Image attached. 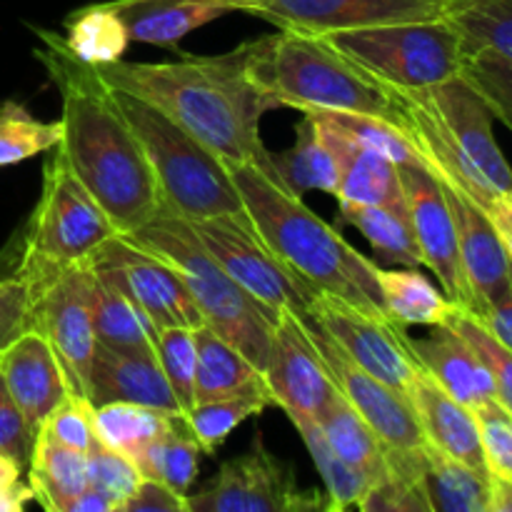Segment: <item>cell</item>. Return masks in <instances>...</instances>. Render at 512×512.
<instances>
[{"mask_svg": "<svg viewBox=\"0 0 512 512\" xmlns=\"http://www.w3.org/2000/svg\"><path fill=\"white\" fill-rule=\"evenodd\" d=\"M40 40L35 58L45 65L63 100V138L55 150L98 200L115 230L135 233L163 208L143 145L98 68L75 58L58 35L40 30Z\"/></svg>", "mask_w": 512, "mask_h": 512, "instance_id": "cell-1", "label": "cell"}, {"mask_svg": "<svg viewBox=\"0 0 512 512\" xmlns=\"http://www.w3.org/2000/svg\"><path fill=\"white\" fill-rule=\"evenodd\" d=\"M248 60L250 40L223 55H183L168 63L118 60L100 65L98 73L110 88L158 105L225 163H253L278 178L260 138V120L278 105L253 83Z\"/></svg>", "mask_w": 512, "mask_h": 512, "instance_id": "cell-2", "label": "cell"}, {"mask_svg": "<svg viewBox=\"0 0 512 512\" xmlns=\"http://www.w3.org/2000/svg\"><path fill=\"white\" fill-rule=\"evenodd\" d=\"M230 173L250 223L280 263L288 265L318 293L333 295L363 313L390 320L380 295V265L375 260L365 258L333 225L303 203V195H295L260 165L233 163Z\"/></svg>", "mask_w": 512, "mask_h": 512, "instance_id": "cell-3", "label": "cell"}, {"mask_svg": "<svg viewBox=\"0 0 512 512\" xmlns=\"http://www.w3.org/2000/svg\"><path fill=\"white\" fill-rule=\"evenodd\" d=\"M403 123L425 168L485 208L512 193V168L493 133V110L463 73L425 90H398Z\"/></svg>", "mask_w": 512, "mask_h": 512, "instance_id": "cell-4", "label": "cell"}, {"mask_svg": "<svg viewBox=\"0 0 512 512\" xmlns=\"http://www.w3.org/2000/svg\"><path fill=\"white\" fill-rule=\"evenodd\" d=\"M248 73L278 108L360 113L403 123L398 90L380 83L318 35L280 30L250 40Z\"/></svg>", "mask_w": 512, "mask_h": 512, "instance_id": "cell-5", "label": "cell"}, {"mask_svg": "<svg viewBox=\"0 0 512 512\" xmlns=\"http://www.w3.org/2000/svg\"><path fill=\"white\" fill-rule=\"evenodd\" d=\"M125 238L168 260L198 305L203 325L235 345L245 358L258 365L260 373H265L278 310L253 298L215 263L213 255L195 235L190 220L160 208L155 218Z\"/></svg>", "mask_w": 512, "mask_h": 512, "instance_id": "cell-6", "label": "cell"}, {"mask_svg": "<svg viewBox=\"0 0 512 512\" xmlns=\"http://www.w3.org/2000/svg\"><path fill=\"white\" fill-rule=\"evenodd\" d=\"M135 138L143 145L165 210L185 220L248 215L230 165L158 105L113 88Z\"/></svg>", "mask_w": 512, "mask_h": 512, "instance_id": "cell-7", "label": "cell"}, {"mask_svg": "<svg viewBox=\"0 0 512 512\" xmlns=\"http://www.w3.org/2000/svg\"><path fill=\"white\" fill-rule=\"evenodd\" d=\"M115 225L68 168L58 150L45 163L43 190L25 233L23 255L15 273L38 285L83 263L100 243L115 235Z\"/></svg>", "mask_w": 512, "mask_h": 512, "instance_id": "cell-8", "label": "cell"}, {"mask_svg": "<svg viewBox=\"0 0 512 512\" xmlns=\"http://www.w3.org/2000/svg\"><path fill=\"white\" fill-rule=\"evenodd\" d=\"M333 48L395 90H425L463 73L465 48L448 18L323 35Z\"/></svg>", "mask_w": 512, "mask_h": 512, "instance_id": "cell-9", "label": "cell"}, {"mask_svg": "<svg viewBox=\"0 0 512 512\" xmlns=\"http://www.w3.org/2000/svg\"><path fill=\"white\" fill-rule=\"evenodd\" d=\"M190 225L215 263L253 298L273 310H293L300 318L308 313L318 290L280 263L248 215H215L190 220Z\"/></svg>", "mask_w": 512, "mask_h": 512, "instance_id": "cell-10", "label": "cell"}, {"mask_svg": "<svg viewBox=\"0 0 512 512\" xmlns=\"http://www.w3.org/2000/svg\"><path fill=\"white\" fill-rule=\"evenodd\" d=\"M190 512H313L325 510L320 490H303L295 473L255 433L248 453L220 465L213 483L188 495Z\"/></svg>", "mask_w": 512, "mask_h": 512, "instance_id": "cell-11", "label": "cell"}, {"mask_svg": "<svg viewBox=\"0 0 512 512\" xmlns=\"http://www.w3.org/2000/svg\"><path fill=\"white\" fill-rule=\"evenodd\" d=\"M83 263L123 290L158 330L203 325V315L178 270L125 235H110Z\"/></svg>", "mask_w": 512, "mask_h": 512, "instance_id": "cell-12", "label": "cell"}, {"mask_svg": "<svg viewBox=\"0 0 512 512\" xmlns=\"http://www.w3.org/2000/svg\"><path fill=\"white\" fill-rule=\"evenodd\" d=\"M238 13L255 15L278 30L333 35L378 25L448 18L453 0H233Z\"/></svg>", "mask_w": 512, "mask_h": 512, "instance_id": "cell-13", "label": "cell"}, {"mask_svg": "<svg viewBox=\"0 0 512 512\" xmlns=\"http://www.w3.org/2000/svg\"><path fill=\"white\" fill-rule=\"evenodd\" d=\"M303 318L323 328L360 368L400 393L423 373L410 348V335L395 320L375 318L325 293L315 295Z\"/></svg>", "mask_w": 512, "mask_h": 512, "instance_id": "cell-14", "label": "cell"}, {"mask_svg": "<svg viewBox=\"0 0 512 512\" xmlns=\"http://www.w3.org/2000/svg\"><path fill=\"white\" fill-rule=\"evenodd\" d=\"M30 328L55 350L73 393L88 398V370L98 343L88 305V265L78 263L30 285Z\"/></svg>", "mask_w": 512, "mask_h": 512, "instance_id": "cell-15", "label": "cell"}, {"mask_svg": "<svg viewBox=\"0 0 512 512\" xmlns=\"http://www.w3.org/2000/svg\"><path fill=\"white\" fill-rule=\"evenodd\" d=\"M263 378L273 403L285 415H308L315 420L340 393L308 325L293 310H278Z\"/></svg>", "mask_w": 512, "mask_h": 512, "instance_id": "cell-16", "label": "cell"}, {"mask_svg": "<svg viewBox=\"0 0 512 512\" xmlns=\"http://www.w3.org/2000/svg\"><path fill=\"white\" fill-rule=\"evenodd\" d=\"M303 323L308 325L310 338L318 345L320 355H323L325 365H328V373L333 378L335 388L363 415V420L375 430V435L388 448H423V430H420V423L415 418L408 395L400 393L393 385L383 383L375 375H370L368 370L360 368L323 328H318V325L305 318Z\"/></svg>", "mask_w": 512, "mask_h": 512, "instance_id": "cell-17", "label": "cell"}, {"mask_svg": "<svg viewBox=\"0 0 512 512\" xmlns=\"http://www.w3.org/2000/svg\"><path fill=\"white\" fill-rule=\"evenodd\" d=\"M405 210L418 240L423 268L433 270L443 293L458 308L470 310V290L460 265L458 233L443 183L425 165H398Z\"/></svg>", "mask_w": 512, "mask_h": 512, "instance_id": "cell-18", "label": "cell"}, {"mask_svg": "<svg viewBox=\"0 0 512 512\" xmlns=\"http://www.w3.org/2000/svg\"><path fill=\"white\" fill-rule=\"evenodd\" d=\"M443 190L450 210H453L460 265H463L465 283L470 290L468 313L475 315L508 293L512 283V263L483 208H478L473 200L448 185H443Z\"/></svg>", "mask_w": 512, "mask_h": 512, "instance_id": "cell-19", "label": "cell"}, {"mask_svg": "<svg viewBox=\"0 0 512 512\" xmlns=\"http://www.w3.org/2000/svg\"><path fill=\"white\" fill-rule=\"evenodd\" d=\"M88 400L93 405L138 403L183 415L158 353L148 350H115L95 343L88 370Z\"/></svg>", "mask_w": 512, "mask_h": 512, "instance_id": "cell-20", "label": "cell"}, {"mask_svg": "<svg viewBox=\"0 0 512 512\" xmlns=\"http://www.w3.org/2000/svg\"><path fill=\"white\" fill-rule=\"evenodd\" d=\"M0 378L35 430L65 395L73 393L58 355L35 328L20 333L0 353Z\"/></svg>", "mask_w": 512, "mask_h": 512, "instance_id": "cell-21", "label": "cell"}, {"mask_svg": "<svg viewBox=\"0 0 512 512\" xmlns=\"http://www.w3.org/2000/svg\"><path fill=\"white\" fill-rule=\"evenodd\" d=\"M413 413L423 430L425 443L433 445L440 453L450 455L455 460L485 470L483 448H480V433L475 413L445 393L428 373L415 375L413 383L405 390Z\"/></svg>", "mask_w": 512, "mask_h": 512, "instance_id": "cell-22", "label": "cell"}, {"mask_svg": "<svg viewBox=\"0 0 512 512\" xmlns=\"http://www.w3.org/2000/svg\"><path fill=\"white\" fill-rule=\"evenodd\" d=\"M410 348L425 373L470 410L495 400L488 368L468 340L450 325H435L428 338H410Z\"/></svg>", "mask_w": 512, "mask_h": 512, "instance_id": "cell-23", "label": "cell"}, {"mask_svg": "<svg viewBox=\"0 0 512 512\" xmlns=\"http://www.w3.org/2000/svg\"><path fill=\"white\" fill-rule=\"evenodd\" d=\"M123 20L130 43L175 50L185 35L228 13H238L233 0H110Z\"/></svg>", "mask_w": 512, "mask_h": 512, "instance_id": "cell-24", "label": "cell"}, {"mask_svg": "<svg viewBox=\"0 0 512 512\" xmlns=\"http://www.w3.org/2000/svg\"><path fill=\"white\" fill-rule=\"evenodd\" d=\"M315 128L338 163L340 180L338 193H335L338 205H395V208H403L405 195L403 183H400V168L393 160L358 143H350L343 135L325 130L323 125L315 123Z\"/></svg>", "mask_w": 512, "mask_h": 512, "instance_id": "cell-25", "label": "cell"}, {"mask_svg": "<svg viewBox=\"0 0 512 512\" xmlns=\"http://www.w3.org/2000/svg\"><path fill=\"white\" fill-rule=\"evenodd\" d=\"M88 305L93 315L95 340L115 350L158 353V328L148 315L110 280L88 265Z\"/></svg>", "mask_w": 512, "mask_h": 512, "instance_id": "cell-26", "label": "cell"}, {"mask_svg": "<svg viewBox=\"0 0 512 512\" xmlns=\"http://www.w3.org/2000/svg\"><path fill=\"white\" fill-rule=\"evenodd\" d=\"M25 473L35 500L45 510L63 512L70 498L88 490V455L38 428Z\"/></svg>", "mask_w": 512, "mask_h": 512, "instance_id": "cell-27", "label": "cell"}, {"mask_svg": "<svg viewBox=\"0 0 512 512\" xmlns=\"http://www.w3.org/2000/svg\"><path fill=\"white\" fill-rule=\"evenodd\" d=\"M378 285L383 295L385 313L403 328L410 325H445L458 305L430 283L418 268H378Z\"/></svg>", "mask_w": 512, "mask_h": 512, "instance_id": "cell-28", "label": "cell"}, {"mask_svg": "<svg viewBox=\"0 0 512 512\" xmlns=\"http://www.w3.org/2000/svg\"><path fill=\"white\" fill-rule=\"evenodd\" d=\"M425 448V445H423ZM385 448V468L370 483L363 512H435L425 480V453Z\"/></svg>", "mask_w": 512, "mask_h": 512, "instance_id": "cell-29", "label": "cell"}, {"mask_svg": "<svg viewBox=\"0 0 512 512\" xmlns=\"http://www.w3.org/2000/svg\"><path fill=\"white\" fill-rule=\"evenodd\" d=\"M195 350H198L195 403L223 398V395L240 393V390L265 383L258 365L245 358L235 345L220 338L208 325L195 328Z\"/></svg>", "mask_w": 512, "mask_h": 512, "instance_id": "cell-30", "label": "cell"}, {"mask_svg": "<svg viewBox=\"0 0 512 512\" xmlns=\"http://www.w3.org/2000/svg\"><path fill=\"white\" fill-rule=\"evenodd\" d=\"M340 220L353 225L383 263L423 268V255L405 205H340Z\"/></svg>", "mask_w": 512, "mask_h": 512, "instance_id": "cell-31", "label": "cell"}, {"mask_svg": "<svg viewBox=\"0 0 512 512\" xmlns=\"http://www.w3.org/2000/svg\"><path fill=\"white\" fill-rule=\"evenodd\" d=\"M273 163L278 170V178L295 195H305L310 190L328 195L338 193V163H335L333 153L320 138L318 128L308 113H303L298 128H295L293 148L285 150L278 158L273 155Z\"/></svg>", "mask_w": 512, "mask_h": 512, "instance_id": "cell-32", "label": "cell"}, {"mask_svg": "<svg viewBox=\"0 0 512 512\" xmlns=\"http://www.w3.org/2000/svg\"><path fill=\"white\" fill-rule=\"evenodd\" d=\"M425 480L433 508L438 512H488V470L455 460L425 443Z\"/></svg>", "mask_w": 512, "mask_h": 512, "instance_id": "cell-33", "label": "cell"}, {"mask_svg": "<svg viewBox=\"0 0 512 512\" xmlns=\"http://www.w3.org/2000/svg\"><path fill=\"white\" fill-rule=\"evenodd\" d=\"M315 423L320 425L325 440L333 445L335 453L348 460L353 468H358L370 483L383 473L388 445L375 435V430L365 423L363 415L343 395H335L328 408L315 418Z\"/></svg>", "mask_w": 512, "mask_h": 512, "instance_id": "cell-34", "label": "cell"}, {"mask_svg": "<svg viewBox=\"0 0 512 512\" xmlns=\"http://www.w3.org/2000/svg\"><path fill=\"white\" fill-rule=\"evenodd\" d=\"M65 48L83 63L100 68L123 60L130 35L110 3H93L65 18Z\"/></svg>", "mask_w": 512, "mask_h": 512, "instance_id": "cell-35", "label": "cell"}, {"mask_svg": "<svg viewBox=\"0 0 512 512\" xmlns=\"http://www.w3.org/2000/svg\"><path fill=\"white\" fill-rule=\"evenodd\" d=\"M175 418L178 415L138 403L95 405V435L108 448L128 455L138 465L140 455L170 428Z\"/></svg>", "mask_w": 512, "mask_h": 512, "instance_id": "cell-36", "label": "cell"}, {"mask_svg": "<svg viewBox=\"0 0 512 512\" xmlns=\"http://www.w3.org/2000/svg\"><path fill=\"white\" fill-rule=\"evenodd\" d=\"M288 418L300 433V438H303L305 448H308L310 458H313L315 468L323 478L325 495H328L325 510H360V503H363L365 493L370 488V480L358 468H353L348 460L335 453L333 445L325 440L323 430L313 418H308V415H288Z\"/></svg>", "mask_w": 512, "mask_h": 512, "instance_id": "cell-37", "label": "cell"}, {"mask_svg": "<svg viewBox=\"0 0 512 512\" xmlns=\"http://www.w3.org/2000/svg\"><path fill=\"white\" fill-rule=\"evenodd\" d=\"M203 448L195 440L193 430L188 428L183 415L170 423L160 438H155L148 445L138 460V468L145 478H155L173 488L175 493L190 495L195 478L200 473V458H203Z\"/></svg>", "mask_w": 512, "mask_h": 512, "instance_id": "cell-38", "label": "cell"}, {"mask_svg": "<svg viewBox=\"0 0 512 512\" xmlns=\"http://www.w3.org/2000/svg\"><path fill=\"white\" fill-rule=\"evenodd\" d=\"M273 403L268 385H255V388L240 390V393L223 395V398L195 403V408L185 415V423L193 430L195 440L200 443L205 455H215L220 445L228 440V435L245 423L253 415L263 413Z\"/></svg>", "mask_w": 512, "mask_h": 512, "instance_id": "cell-39", "label": "cell"}, {"mask_svg": "<svg viewBox=\"0 0 512 512\" xmlns=\"http://www.w3.org/2000/svg\"><path fill=\"white\" fill-rule=\"evenodd\" d=\"M305 113L325 130H333L350 143L375 150L395 165H425L410 135L390 120L360 113H328V110H305Z\"/></svg>", "mask_w": 512, "mask_h": 512, "instance_id": "cell-40", "label": "cell"}, {"mask_svg": "<svg viewBox=\"0 0 512 512\" xmlns=\"http://www.w3.org/2000/svg\"><path fill=\"white\" fill-rule=\"evenodd\" d=\"M448 20L463 38L465 55L490 50L512 60V0H453Z\"/></svg>", "mask_w": 512, "mask_h": 512, "instance_id": "cell-41", "label": "cell"}, {"mask_svg": "<svg viewBox=\"0 0 512 512\" xmlns=\"http://www.w3.org/2000/svg\"><path fill=\"white\" fill-rule=\"evenodd\" d=\"M63 138L60 120L45 123L25 105L8 100L0 105V168L23 163L40 153H50Z\"/></svg>", "mask_w": 512, "mask_h": 512, "instance_id": "cell-42", "label": "cell"}, {"mask_svg": "<svg viewBox=\"0 0 512 512\" xmlns=\"http://www.w3.org/2000/svg\"><path fill=\"white\" fill-rule=\"evenodd\" d=\"M85 455H88V488L103 495L113 512H120L130 500V495L138 490L145 475L140 473V468L128 455L108 448L98 438Z\"/></svg>", "mask_w": 512, "mask_h": 512, "instance_id": "cell-43", "label": "cell"}, {"mask_svg": "<svg viewBox=\"0 0 512 512\" xmlns=\"http://www.w3.org/2000/svg\"><path fill=\"white\" fill-rule=\"evenodd\" d=\"M158 360L185 418L195 408V368H198L195 328H160Z\"/></svg>", "mask_w": 512, "mask_h": 512, "instance_id": "cell-44", "label": "cell"}, {"mask_svg": "<svg viewBox=\"0 0 512 512\" xmlns=\"http://www.w3.org/2000/svg\"><path fill=\"white\" fill-rule=\"evenodd\" d=\"M445 325L458 330L468 340L470 348L480 355V360L488 368L490 380H493L495 400L512 413V350L505 348L495 335L488 333V328L473 313L463 308H455Z\"/></svg>", "mask_w": 512, "mask_h": 512, "instance_id": "cell-45", "label": "cell"}, {"mask_svg": "<svg viewBox=\"0 0 512 512\" xmlns=\"http://www.w3.org/2000/svg\"><path fill=\"white\" fill-rule=\"evenodd\" d=\"M463 75L483 95L495 118L512 130V60L480 50L465 58Z\"/></svg>", "mask_w": 512, "mask_h": 512, "instance_id": "cell-46", "label": "cell"}, {"mask_svg": "<svg viewBox=\"0 0 512 512\" xmlns=\"http://www.w3.org/2000/svg\"><path fill=\"white\" fill-rule=\"evenodd\" d=\"M473 413L478 420L485 470L490 478L512 483V413L498 400H488Z\"/></svg>", "mask_w": 512, "mask_h": 512, "instance_id": "cell-47", "label": "cell"}, {"mask_svg": "<svg viewBox=\"0 0 512 512\" xmlns=\"http://www.w3.org/2000/svg\"><path fill=\"white\" fill-rule=\"evenodd\" d=\"M40 430L50 435V438L60 440V443L78 448L88 453L90 445L95 443V405L90 403L85 395L68 393L65 400H60L48 418L38 425Z\"/></svg>", "mask_w": 512, "mask_h": 512, "instance_id": "cell-48", "label": "cell"}, {"mask_svg": "<svg viewBox=\"0 0 512 512\" xmlns=\"http://www.w3.org/2000/svg\"><path fill=\"white\" fill-rule=\"evenodd\" d=\"M35 428L28 423L23 410L13 400L0 378V453L13 458L20 468H28L30 453H33Z\"/></svg>", "mask_w": 512, "mask_h": 512, "instance_id": "cell-49", "label": "cell"}, {"mask_svg": "<svg viewBox=\"0 0 512 512\" xmlns=\"http://www.w3.org/2000/svg\"><path fill=\"white\" fill-rule=\"evenodd\" d=\"M30 328V285L23 275L0 278V353Z\"/></svg>", "mask_w": 512, "mask_h": 512, "instance_id": "cell-50", "label": "cell"}, {"mask_svg": "<svg viewBox=\"0 0 512 512\" xmlns=\"http://www.w3.org/2000/svg\"><path fill=\"white\" fill-rule=\"evenodd\" d=\"M120 512H190V500L160 480L143 478Z\"/></svg>", "mask_w": 512, "mask_h": 512, "instance_id": "cell-51", "label": "cell"}, {"mask_svg": "<svg viewBox=\"0 0 512 512\" xmlns=\"http://www.w3.org/2000/svg\"><path fill=\"white\" fill-rule=\"evenodd\" d=\"M475 318L488 328L490 335L500 340L505 348L512 350V283L510 290L500 300H495L493 305H488L485 310L475 313Z\"/></svg>", "mask_w": 512, "mask_h": 512, "instance_id": "cell-52", "label": "cell"}, {"mask_svg": "<svg viewBox=\"0 0 512 512\" xmlns=\"http://www.w3.org/2000/svg\"><path fill=\"white\" fill-rule=\"evenodd\" d=\"M512 263V193H500L483 208Z\"/></svg>", "mask_w": 512, "mask_h": 512, "instance_id": "cell-53", "label": "cell"}, {"mask_svg": "<svg viewBox=\"0 0 512 512\" xmlns=\"http://www.w3.org/2000/svg\"><path fill=\"white\" fill-rule=\"evenodd\" d=\"M30 500H35V495L28 483L18 480V483L0 488V512H20Z\"/></svg>", "mask_w": 512, "mask_h": 512, "instance_id": "cell-54", "label": "cell"}, {"mask_svg": "<svg viewBox=\"0 0 512 512\" xmlns=\"http://www.w3.org/2000/svg\"><path fill=\"white\" fill-rule=\"evenodd\" d=\"M63 512H113V508H110V503L103 495L95 493L93 488H88L80 495H75V498H70L68 503H65Z\"/></svg>", "mask_w": 512, "mask_h": 512, "instance_id": "cell-55", "label": "cell"}, {"mask_svg": "<svg viewBox=\"0 0 512 512\" xmlns=\"http://www.w3.org/2000/svg\"><path fill=\"white\" fill-rule=\"evenodd\" d=\"M488 512H512V483L510 480L490 478Z\"/></svg>", "mask_w": 512, "mask_h": 512, "instance_id": "cell-56", "label": "cell"}, {"mask_svg": "<svg viewBox=\"0 0 512 512\" xmlns=\"http://www.w3.org/2000/svg\"><path fill=\"white\" fill-rule=\"evenodd\" d=\"M23 473H25V470L20 468V465L15 463L13 458H8V455L0 453V488H3V485L18 483L20 475H23Z\"/></svg>", "mask_w": 512, "mask_h": 512, "instance_id": "cell-57", "label": "cell"}]
</instances>
